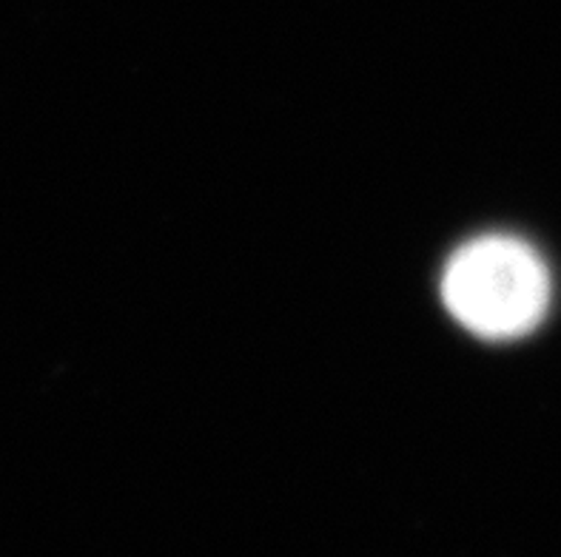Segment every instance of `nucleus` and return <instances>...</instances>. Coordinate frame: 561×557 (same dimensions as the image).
I'll list each match as a JSON object with an SVG mask.
<instances>
[{"label":"nucleus","mask_w":561,"mask_h":557,"mask_svg":"<svg viewBox=\"0 0 561 557\" xmlns=\"http://www.w3.org/2000/svg\"><path fill=\"white\" fill-rule=\"evenodd\" d=\"M442 299L465 330L482 339H516L539 327L548 313V265L516 236H479L445 265Z\"/></svg>","instance_id":"1"}]
</instances>
